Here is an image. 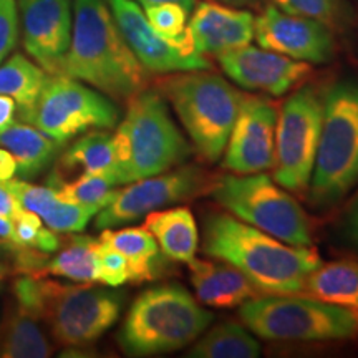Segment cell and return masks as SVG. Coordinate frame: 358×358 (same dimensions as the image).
I'll use <instances>...</instances> for the list:
<instances>
[{
    "instance_id": "30bf717a",
    "label": "cell",
    "mask_w": 358,
    "mask_h": 358,
    "mask_svg": "<svg viewBox=\"0 0 358 358\" xmlns=\"http://www.w3.org/2000/svg\"><path fill=\"white\" fill-rule=\"evenodd\" d=\"M324 100L315 88L303 87L282 106L275 124L274 181L289 191L302 192L310 179L319 151Z\"/></svg>"
},
{
    "instance_id": "5b68a950",
    "label": "cell",
    "mask_w": 358,
    "mask_h": 358,
    "mask_svg": "<svg viewBox=\"0 0 358 358\" xmlns=\"http://www.w3.org/2000/svg\"><path fill=\"white\" fill-rule=\"evenodd\" d=\"M214 315L178 284L158 285L136 297L118 342L128 355L153 357L185 348L208 329Z\"/></svg>"
},
{
    "instance_id": "44dd1931",
    "label": "cell",
    "mask_w": 358,
    "mask_h": 358,
    "mask_svg": "<svg viewBox=\"0 0 358 358\" xmlns=\"http://www.w3.org/2000/svg\"><path fill=\"white\" fill-rule=\"evenodd\" d=\"M53 352L52 343L40 327V319L13 299L0 325V357L47 358Z\"/></svg>"
},
{
    "instance_id": "d590c367",
    "label": "cell",
    "mask_w": 358,
    "mask_h": 358,
    "mask_svg": "<svg viewBox=\"0 0 358 358\" xmlns=\"http://www.w3.org/2000/svg\"><path fill=\"white\" fill-rule=\"evenodd\" d=\"M0 244L3 245V248L10 249L13 254H19L24 250L25 248L19 243V239H17V232H15V224L10 219L2 216L0 214Z\"/></svg>"
},
{
    "instance_id": "e575fe53",
    "label": "cell",
    "mask_w": 358,
    "mask_h": 358,
    "mask_svg": "<svg viewBox=\"0 0 358 358\" xmlns=\"http://www.w3.org/2000/svg\"><path fill=\"white\" fill-rule=\"evenodd\" d=\"M25 211L27 209L22 208L15 196L6 186L0 185V214L10 219V221H17V219L24 216Z\"/></svg>"
},
{
    "instance_id": "74e56055",
    "label": "cell",
    "mask_w": 358,
    "mask_h": 358,
    "mask_svg": "<svg viewBox=\"0 0 358 358\" xmlns=\"http://www.w3.org/2000/svg\"><path fill=\"white\" fill-rule=\"evenodd\" d=\"M17 103L10 96L0 95V133L6 131L15 122Z\"/></svg>"
},
{
    "instance_id": "277c9868",
    "label": "cell",
    "mask_w": 358,
    "mask_h": 358,
    "mask_svg": "<svg viewBox=\"0 0 358 358\" xmlns=\"http://www.w3.org/2000/svg\"><path fill=\"white\" fill-rule=\"evenodd\" d=\"M113 145L118 185L166 173L191 155L163 95L155 90H141L129 98L127 115L113 134Z\"/></svg>"
},
{
    "instance_id": "ac0fdd59",
    "label": "cell",
    "mask_w": 358,
    "mask_h": 358,
    "mask_svg": "<svg viewBox=\"0 0 358 358\" xmlns=\"http://www.w3.org/2000/svg\"><path fill=\"white\" fill-rule=\"evenodd\" d=\"M256 19L248 10L226 7L216 0H204L192 12L187 32L192 45L203 55H221L245 47L254 38Z\"/></svg>"
},
{
    "instance_id": "4316f807",
    "label": "cell",
    "mask_w": 358,
    "mask_h": 358,
    "mask_svg": "<svg viewBox=\"0 0 358 358\" xmlns=\"http://www.w3.org/2000/svg\"><path fill=\"white\" fill-rule=\"evenodd\" d=\"M64 171L103 174L116 182V156L113 134L106 131H90L66 148L62 155L60 168ZM118 185V182H116Z\"/></svg>"
},
{
    "instance_id": "52a82bcc",
    "label": "cell",
    "mask_w": 358,
    "mask_h": 358,
    "mask_svg": "<svg viewBox=\"0 0 358 358\" xmlns=\"http://www.w3.org/2000/svg\"><path fill=\"white\" fill-rule=\"evenodd\" d=\"M358 185V82L334 83L324 95L319 151L310 179V201L338 203Z\"/></svg>"
},
{
    "instance_id": "e0dca14e",
    "label": "cell",
    "mask_w": 358,
    "mask_h": 358,
    "mask_svg": "<svg viewBox=\"0 0 358 358\" xmlns=\"http://www.w3.org/2000/svg\"><path fill=\"white\" fill-rule=\"evenodd\" d=\"M217 62L224 73L239 87L259 90L274 96L284 95L303 82L312 70L307 62L249 45L221 53Z\"/></svg>"
},
{
    "instance_id": "7a4b0ae2",
    "label": "cell",
    "mask_w": 358,
    "mask_h": 358,
    "mask_svg": "<svg viewBox=\"0 0 358 358\" xmlns=\"http://www.w3.org/2000/svg\"><path fill=\"white\" fill-rule=\"evenodd\" d=\"M57 75L92 85L115 100H129L146 83V70L124 42L106 0L73 2L71 42Z\"/></svg>"
},
{
    "instance_id": "ffe728a7",
    "label": "cell",
    "mask_w": 358,
    "mask_h": 358,
    "mask_svg": "<svg viewBox=\"0 0 358 358\" xmlns=\"http://www.w3.org/2000/svg\"><path fill=\"white\" fill-rule=\"evenodd\" d=\"M145 227L155 236L159 250L176 262H191L199 245L196 219L187 208L158 209L146 214Z\"/></svg>"
},
{
    "instance_id": "7402d4cb",
    "label": "cell",
    "mask_w": 358,
    "mask_h": 358,
    "mask_svg": "<svg viewBox=\"0 0 358 358\" xmlns=\"http://www.w3.org/2000/svg\"><path fill=\"white\" fill-rule=\"evenodd\" d=\"M0 146L10 151L20 179H32L57 158L62 145L27 122H13L0 133Z\"/></svg>"
},
{
    "instance_id": "8d00e7d4",
    "label": "cell",
    "mask_w": 358,
    "mask_h": 358,
    "mask_svg": "<svg viewBox=\"0 0 358 358\" xmlns=\"http://www.w3.org/2000/svg\"><path fill=\"white\" fill-rule=\"evenodd\" d=\"M343 234L347 236L348 243L358 250V196L352 201L343 217Z\"/></svg>"
},
{
    "instance_id": "7c38bea8",
    "label": "cell",
    "mask_w": 358,
    "mask_h": 358,
    "mask_svg": "<svg viewBox=\"0 0 358 358\" xmlns=\"http://www.w3.org/2000/svg\"><path fill=\"white\" fill-rule=\"evenodd\" d=\"M208 187V174L201 168L185 166L143 178L116 191L115 198L96 214V229H111L134 222L164 206L194 198Z\"/></svg>"
},
{
    "instance_id": "3957f363",
    "label": "cell",
    "mask_w": 358,
    "mask_h": 358,
    "mask_svg": "<svg viewBox=\"0 0 358 358\" xmlns=\"http://www.w3.org/2000/svg\"><path fill=\"white\" fill-rule=\"evenodd\" d=\"M13 299L48 325L52 337L66 347L96 342L116 324L123 295L93 284L65 285L43 277L24 275L12 287Z\"/></svg>"
},
{
    "instance_id": "ab89813d",
    "label": "cell",
    "mask_w": 358,
    "mask_h": 358,
    "mask_svg": "<svg viewBox=\"0 0 358 358\" xmlns=\"http://www.w3.org/2000/svg\"><path fill=\"white\" fill-rule=\"evenodd\" d=\"M136 3H140L141 7H150V6H158V3H178V6L185 7L187 12H191L194 8L196 0H134Z\"/></svg>"
},
{
    "instance_id": "d6986e66",
    "label": "cell",
    "mask_w": 358,
    "mask_h": 358,
    "mask_svg": "<svg viewBox=\"0 0 358 358\" xmlns=\"http://www.w3.org/2000/svg\"><path fill=\"white\" fill-rule=\"evenodd\" d=\"M189 279L198 301L214 308H231L243 306L245 301L259 295L256 285L239 268L227 262L192 259Z\"/></svg>"
},
{
    "instance_id": "9a60e30c",
    "label": "cell",
    "mask_w": 358,
    "mask_h": 358,
    "mask_svg": "<svg viewBox=\"0 0 358 358\" xmlns=\"http://www.w3.org/2000/svg\"><path fill=\"white\" fill-rule=\"evenodd\" d=\"M254 35L262 48L294 60L327 64L334 57L335 42L329 27L307 17L285 13L275 6H267L257 17Z\"/></svg>"
},
{
    "instance_id": "1f68e13d",
    "label": "cell",
    "mask_w": 358,
    "mask_h": 358,
    "mask_svg": "<svg viewBox=\"0 0 358 358\" xmlns=\"http://www.w3.org/2000/svg\"><path fill=\"white\" fill-rule=\"evenodd\" d=\"M15 224V232L19 243L24 248L37 249L42 252H55L60 249V239H58L57 232L43 226L42 219L32 211H25L22 217L13 221Z\"/></svg>"
},
{
    "instance_id": "2e32d148",
    "label": "cell",
    "mask_w": 358,
    "mask_h": 358,
    "mask_svg": "<svg viewBox=\"0 0 358 358\" xmlns=\"http://www.w3.org/2000/svg\"><path fill=\"white\" fill-rule=\"evenodd\" d=\"M24 48L48 75H57L73 30L71 0H19Z\"/></svg>"
},
{
    "instance_id": "8fae6325",
    "label": "cell",
    "mask_w": 358,
    "mask_h": 358,
    "mask_svg": "<svg viewBox=\"0 0 358 358\" xmlns=\"http://www.w3.org/2000/svg\"><path fill=\"white\" fill-rule=\"evenodd\" d=\"M118 120V106L101 92L65 75H48L32 124L64 146L90 129L115 128Z\"/></svg>"
},
{
    "instance_id": "b9f144b4",
    "label": "cell",
    "mask_w": 358,
    "mask_h": 358,
    "mask_svg": "<svg viewBox=\"0 0 358 358\" xmlns=\"http://www.w3.org/2000/svg\"><path fill=\"white\" fill-rule=\"evenodd\" d=\"M3 275H6V268H3L2 266H0V280L3 279Z\"/></svg>"
},
{
    "instance_id": "6da1fadb",
    "label": "cell",
    "mask_w": 358,
    "mask_h": 358,
    "mask_svg": "<svg viewBox=\"0 0 358 358\" xmlns=\"http://www.w3.org/2000/svg\"><path fill=\"white\" fill-rule=\"evenodd\" d=\"M206 256L239 268L264 294H299L307 275L322 264L317 249L290 245L229 214L204 222Z\"/></svg>"
},
{
    "instance_id": "5bb4252c",
    "label": "cell",
    "mask_w": 358,
    "mask_h": 358,
    "mask_svg": "<svg viewBox=\"0 0 358 358\" xmlns=\"http://www.w3.org/2000/svg\"><path fill=\"white\" fill-rule=\"evenodd\" d=\"M277 110L262 96L244 95L227 140L222 166L236 174L261 173L274 164Z\"/></svg>"
},
{
    "instance_id": "d4e9b609",
    "label": "cell",
    "mask_w": 358,
    "mask_h": 358,
    "mask_svg": "<svg viewBox=\"0 0 358 358\" xmlns=\"http://www.w3.org/2000/svg\"><path fill=\"white\" fill-rule=\"evenodd\" d=\"M303 290L319 301L358 312V261L320 264L307 275Z\"/></svg>"
},
{
    "instance_id": "60d3db41",
    "label": "cell",
    "mask_w": 358,
    "mask_h": 358,
    "mask_svg": "<svg viewBox=\"0 0 358 358\" xmlns=\"http://www.w3.org/2000/svg\"><path fill=\"white\" fill-rule=\"evenodd\" d=\"M216 2H222V3H229V6H244V3L254 2V0H216Z\"/></svg>"
},
{
    "instance_id": "4fadbf2b",
    "label": "cell",
    "mask_w": 358,
    "mask_h": 358,
    "mask_svg": "<svg viewBox=\"0 0 358 358\" xmlns=\"http://www.w3.org/2000/svg\"><path fill=\"white\" fill-rule=\"evenodd\" d=\"M111 15L143 69L151 73L208 70L211 64L203 53L178 47L155 32L145 10L134 0H106Z\"/></svg>"
},
{
    "instance_id": "ba28073f",
    "label": "cell",
    "mask_w": 358,
    "mask_h": 358,
    "mask_svg": "<svg viewBox=\"0 0 358 358\" xmlns=\"http://www.w3.org/2000/svg\"><path fill=\"white\" fill-rule=\"evenodd\" d=\"M239 317L254 334L277 342H325L358 334V312L315 297L267 294L249 299Z\"/></svg>"
},
{
    "instance_id": "d6a6232c",
    "label": "cell",
    "mask_w": 358,
    "mask_h": 358,
    "mask_svg": "<svg viewBox=\"0 0 358 358\" xmlns=\"http://www.w3.org/2000/svg\"><path fill=\"white\" fill-rule=\"evenodd\" d=\"M98 262H100V284L120 287L129 282L128 261L120 250L98 239Z\"/></svg>"
},
{
    "instance_id": "f35d334b",
    "label": "cell",
    "mask_w": 358,
    "mask_h": 358,
    "mask_svg": "<svg viewBox=\"0 0 358 358\" xmlns=\"http://www.w3.org/2000/svg\"><path fill=\"white\" fill-rule=\"evenodd\" d=\"M17 174V163L6 148H0V185L10 181Z\"/></svg>"
},
{
    "instance_id": "cb8c5ba5",
    "label": "cell",
    "mask_w": 358,
    "mask_h": 358,
    "mask_svg": "<svg viewBox=\"0 0 358 358\" xmlns=\"http://www.w3.org/2000/svg\"><path fill=\"white\" fill-rule=\"evenodd\" d=\"M100 241L123 254L129 266V282H145L158 275L161 266L159 245L155 236L141 227L101 229Z\"/></svg>"
},
{
    "instance_id": "484cf974",
    "label": "cell",
    "mask_w": 358,
    "mask_h": 358,
    "mask_svg": "<svg viewBox=\"0 0 358 358\" xmlns=\"http://www.w3.org/2000/svg\"><path fill=\"white\" fill-rule=\"evenodd\" d=\"M53 275L80 282L96 284L100 282V262H98V239L90 236H71L55 257H48L37 277Z\"/></svg>"
},
{
    "instance_id": "9c48e42d",
    "label": "cell",
    "mask_w": 358,
    "mask_h": 358,
    "mask_svg": "<svg viewBox=\"0 0 358 358\" xmlns=\"http://www.w3.org/2000/svg\"><path fill=\"white\" fill-rule=\"evenodd\" d=\"M227 211L290 245H312L310 221L289 192L262 173L227 174L213 187Z\"/></svg>"
},
{
    "instance_id": "603a6c76",
    "label": "cell",
    "mask_w": 358,
    "mask_h": 358,
    "mask_svg": "<svg viewBox=\"0 0 358 358\" xmlns=\"http://www.w3.org/2000/svg\"><path fill=\"white\" fill-rule=\"evenodd\" d=\"M47 77L48 73L42 66L22 53H15L0 64V95L10 96L17 103L22 122L32 124Z\"/></svg>"
},
{
    "instance_id": "f546056e",
    "label": "cell",
    "mask_w": 358,
    "mask_h": 358,
    "mask_svg": "<svg viewBox=\"0 0 358 358\" xmlns=\"http://www.w3.org/2000/svg\"><path fill=\"white\" fill-rule=\"evenodd\" d=\"M145 15L159 37L185 48V50L198 52L186 29L189 12L185 7L178 6V3H158V6L145 7Z\"/></svg>"
},
{
    "instance_id": "4dcf8cb0",
    "label": "cell",
    "mask_w": 358,
    "mask_h": 358,
    "mask_svg": "<svg viewBox=\"0 0 358 358\" xmlns=\"http://www.w3.org/2000/svg\"><path fill=\"white\" fill-rule=\"evenodd\" d=\"M274 3L282 12L322 22L329 29L343 20L342 0H274Z\"/></svg>"
},
{
    "instance_id": "83f0119b",
    "label": "cell",
    "mask_w": 358,
    "mask_h": 358,
    "mask_svg": "<svg viewBox=\"0 0 358 358\" xmlns=\"http://www.w3.org/2000/svg\"><path fill=\"white\" fill-rule=\"evenodd\" d=\"M261 345L248 330L236 322H224L214 327L191 348V358H256Z\"/></svg>"
},
{
    "instance_id": "f1b7e54d",
    "label": "cell",
    "mask_w": 358,
    "mask_h": 358,
    "mask_svg": "<svg viewBox=\"0 0 358 358\" xmlns=\"http://www.w3.org/2000/svg\"><path fill=\"white\" fill-rule=\"evenodd\" d=\"M47 186H50L62 201L82 206H95L101 211L111 199L115 198L116 182L103 174L82 173L73 181H66L57 173H52L47 179Z\"/></svg>"
},
{
    "instance_id": "836d02e7",
    "label": "cell",
    "mask_w": 358,
    "mask_h": 358,
    "mask_svg": "<svg viewBox=\"0 0 358 358\" xmlns=\"http://www.w3.org/2000/svg\"><path fill=\"white\" fill-rule=\"evenodd\" d=\"M19 38V7L15 0H0V64L10 55Z\"/></svg>"
},
{
    "instance_id": "8992f818",
    "label": "cell",
    "mask_w": 358,
    "mask_h": 358,
    "mask_svg": "<svg viewBox=\"0 0 358 358\" xmlns=\"http://www.w3.org/2000/svg\"><path fill=\"white\" fill-rule=\"evenodd\" d=\"M158 87L173 105L198 153L209 163L221 158L244 93L206 70L181 71L161 80Z\"/></svg>"
}]
</instances>
